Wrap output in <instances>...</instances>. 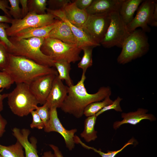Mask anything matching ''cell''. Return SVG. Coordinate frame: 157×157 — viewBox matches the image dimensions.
<instances>
[{"mask_svg":"<svg viewBox=\"0 0 157 157\" xmlns=\"http://www.w3.org/2000/svg\"><path fill=\"white\" fill-rule=\"evenodd\" d=\"M85 74H83L80 80L75 85L69 87L68 94L60 108L64 112L77 118L83 115L85 108L91 103L103 100L111 94L109 86L100 87L96 93H88L85 87Z\"/></svg>","mask_w":157,"mask_h":157,"instance_id":"6da1fadb","label":"cell"},{"mask_svg":"<svg viewBox=\"0 0 157 157\" xmlns=\"http://www.w3.org/2000/svg\"><path fill=\"white\" fill-rule=\"evenodd\" d=\"M2 71L8 74L16 84L29 85L37 78L46 74L58 75L56 69L39 64L25 57L9 53L8 65Z\"/></svg>","mask_w":157,"mask_h":157,"instance_id":"7a4b0ae2","label":"cell"},{"mask_svg":"<svg viewBox=\"0 0 157 157\" xmlns=\"http://www.w3.org/2000/svg\"><path fill=\"white\" fill-rule=\"evenodd\" d=\"M8 38L13 45L9 53L25 57L42 65L54 67V62L41 50L44 38L33 37L17 39L11 37Z\"/></svg>","mask_w":157,"mask_h":157,"instance_id":"3957f363","label":"cell"},{"mask_svg":"<svg viewBox=\"0 0 157 157\" xmlns=\"http://www.w3.org/2000/svg\"><path fill=\"white\" fill-rule=\"evenodd\" d=\"M8 103L12 112L19 117L27 116L35 110L39 103L31 92L28 85L16 84L15 89L8 93Z\"/></svg>","mask_w":157,"mask_h":157,"instance_id":"277c9868","label":"cell"},{"mask_svg":"<svg viewBox=\"0 0 157 157\" xmlns=\"http://www.w3.org/2000/svg\"><path fill=\"white\" fill-rule=\"evenodd\" d=\"M122 51L117 59V62L124 64L141 57L149 51L148 38L141 29H136L130 33L124 43Z\"/></svg>","mask_w":157,"mask_h":157,"instance_id":"5b68a950","label":"cell"},{"mask_svg":"<svg viewBox=\"0 0 157 157\" xmlns=\"http://www.w3.org/2000/svg\"><path fill=\"white\" fill-rule=\"evenodd\" d=\"M40 49L44 54L54 62L62 60L74 63L81 59L79 55L82 50L81 48L56 39L44 38Z\"/></svg>","mask_w":157,"mask_h":157,"instance_id":"8992f818","label":"cell"},{"mask_svg":"<svg viewBox=\"0 0 157 157\" xmlns=\"http://www.w3.org/2000/svg\"><path fill=\"white\" fill-rule=\"evenodd\" d=\"M109 15L110 23L100 44L106 48L115 46L122 48L131 33L129 31L127 24L123 20L119 12H113Z\"/></svg>","mask_w":157,"mask_h":157,"instance_id":"52a82bcc","label":"cell"},{"mask_svg":"<svg viewBox=\"0 0 157 157\" xmlns=\"http://www.w3.org/2000/svg\"><path fill=\"white\" fill-rule=\"evenodd\" d=\"M54 15L49 13L38 15L28 12L24 17L18 19H13L10 26L6 29L8 37L14 36L21 31L30 28L47 26L55 22L57 19Z\"/></svg>","mask_w":157,"mask_h":157,"instance_id":"ba28073f","label":"cell"},{"mask_svg":"<svg viewBox=\"0 0 157 157\" xmlns=\"http://www.w3.org/2000/svg\"><path fill=\"white\" fill-rule=\"evenodd\" d=\"M110 21L109 13L88 15L82 29L92 39L100 44Z\"/></svg>","mask_w":157,"mask_h":157,"instance_id":"9c48e42d","label":"cell"},{"mask_svg":"<svg viewBox=\"0 0 157 157\" xmlns=\"http://www.w3.org/2000/svg\"><path fill=\"white\" fill-rule=\"evenodd\" d=\"M156 1L143 0L138 9L135 17L127 24L128 30L130 33L139 27L145 32L150 31L151 29L148 25L150 23Z\"/></svg>","mask_w":157,"mask_h":157,"instance_id":"30bf717a","label":"cell"},{"mask_svg":"<svg viewBox=\"0 0 157 157\" xmlns=\"http://www.w3.org/2000/svg\"><path fill=\"white\" fill-rule=\"evenodd\" d=\"M44 129L46 132L53 131L60 134L63 137L66 147L69 150L71 151L74 148L75 144L74 135L77 130L74 129L68 130L65 128L58 118L57 108L50 109L49 121Z\"/></svg>","mask_w":157,"mask_h":157,"instance_id":"8fae6325","label":"cell"},{"mask_svg":"<svg viewBox=\"0 0 157 157\" xmlns=\"http://www.w3.org/2000/svg\"><path fill=\"white\" fill-rule=\"evenodd\" d=\"M56 76L49 74L39 76L28 85L31 92L39 104L43 105L45 103Z\"/></svg>","mask_w":157,"mask_h":157,"instance_id":"7c38bea8","label":"cell"},{"mask_svg":"<svg viewBox=\"0 0 157 157\" xmlns=\"http://www.w3.org/2000/svg\"><path fill=\"white\" fill-rule=\"evenodd\" d=\"M46 11L47 13L54 15L68 25L77 40V46L78 47L81 48L86 46H92L94 47L100 45V44L97 43L90 37L83 29L71 23L66 17L63 9L54 10L47 8Z\"/></svg>","mask_w":157,"mask_h":157,"instance_id":"4fadbf2b","label":"cell"},{"mask_svg":"<svg viewBox=\"0 0 157 157\" xmlns=\"http://www.w3.org/2000/svg\"><path fill=\"white\" fill-rule=\"evenodd\" d=\"M58 75L53 80L46 102L49 109L60 108L68 93L69 87L64 85Z\"/></svg>","mask_w":157,"mask_h":157,"instance_id":"5bb4252c","label":"cell"},{"mask_svg":"<svg viewBox=\"0 0 157 157\" xmlns=\"http://www.w3.org/2000/svg\"><path fill=\"white\" fill-rule=\"evenodd\" d=\"M148 110L142 108H139L135 111L128 113H122L121 117L123 119L116 121L113 124V128L115 130L124 124H129L135 125L144 119L149 120L151 121L155 120V117L152 114H147Z\"/></svg>","mask_w":157,"mask_h":157,"instance_id":"9a60e30c","label":"cell"},{"mask_svg":"<svg viewBox=\"0 0 157 157\" xmlns=\"http://www.w3.org/2000/svg\"><path fill=\"white\" fill-rule=\"evenodd\" d=\"M124 0H93L86 10L88 15L110 13L119 12Z\"/></svg>","mask_w":157,"mask_h":157,"instance_id":"2e32d148","label":"cell"},{"mask_svg":"<svg viewBox=\"0 0 157 157\" xmlns=\"http://www.w3.org/2000/svg\"><path fill=\"white\" fill-rule=\"evenodd\" d=\"M47 38L58 39L67 44L78 45L77 40L69 27L60 19L56 26L50 32Z\"/></svg>","mask_w":157,"mask_h":157,"instance_id":"e0dca14e","label":"cell"},{"mask_svg":"<svg viewBox=\"0 0 157 157\" xmlns=\"http://www.w3.org/2000/svg\"><path fill=\"white\" fill-rule=\"evenodd\" d=\"M13 134L22 145L25 150V157H39L38 154L36 142H30L28 136L30 131L26 129H22L15 127L12 130Z\"/></svg>","mask_w":157,"mask_h":157,"instance_id":"ac0fdd59","label":"cell"},{"mask_svg":"<svg viewBox=\"0 0 157 157\" xmlns=\"http://www.w3.org/2000/svg\"><path fill=\"white\" fill-rule=\"evenodd\" d=\"M63 9L69 21L72 24L82 29L88 16L86 10L79 9L72 1L66 5Z\"/></svg>","mask_w":157,"mask_h":157,"instance_id":"d6986e66","label":"cell"},{"mask_svg":"<svg viewBox=\"0 0 157 157\" xmlns=\"http://www.w3.org/2000/svg\"><path fill=\"white\" fill-rule=\"evenodd\" d=\"M59 19L49 25L41 27L30 28L23 29L13 36L17 39L33 37L47 38L51 31L57 25Z\"/></svg>","mask_w":157,"mask_h":157,"instance_id":"ffe728a7","label":"cell"},{"mask_svg":"<svg viewBox=\"0 0 157 157\" xmlns=\"http://www.w3.org/2000/svg\"><path fill=\"white\" fill-rule=\"evenodd\" d=\"M143 1L142 0H124L119 13L126 24L133 19L135 12Z\"/></svg>","mask_w":157,"mask_h":157,"instance_id":"44dd1931","label":"cell"},{"mask_svg":"<svg viewBox=\"0 0 157 157\" xmlns=\"http://www.w3.org/2000/svg\"><path fill=\"white\" fill-rule=\"evenodd\" d=\"M97 117L95 115L87 117L85 120L84 129L80 136L86 142L94 141L97 137V131L94 129Z\"/></svg>","mask_w":157,"mask_h":157,"instance_id":"7402d4cb","label":"cell"},{"mask_svg":"<svg viewBox=\"0 0 157 157\" xmlns=\"http://www.w3.org/2000/svg\"><path fill=\"white\" fill-rule=\"evenodd\" d=\"M70 63L64 60H60L54 62V67L56 69L58 78L61 80H65L67 86L73 85V82L70 76L71 69Z\"/></svg>","mask_w":157,"mask_h":157,"instance_id":"603a6c76","label":"cell"},{"mask_svg":"<svg viewBox=\"0 0 157 157\" xmlns=\"http://www.w3.org/2000/svg\"><path fill=\"white\" fill-rule=\"evenodd\" d=\"M23 148L17 140L16 143L9 146L0 145V155L2 157H25Z\"/></svg>","mask_w":157,"mask_h":157,"instance_id":"cb8c5ba5","label":"cell"},{"mask_svg":"<svg viewBox=\"0 0 157 157\" xmlns=\"http://www.w3.org/2000/svg\"><path fill=\"white\" fill-rule=\"evenodd\" d=\"M113 101L110 96H108L102 101L91 103L85 108L83 115L87 117L94 115L104 107L111 104Z\"/></svg>","mask_w":157,"mask_h":157,"instance_id":"d4e9b609","label":"cell"},{"mask_svg":"<svg viewBox=\"0 0 157 157\" xmlns=\"http://www.w3.org/2000/svg\"><path fill=\"white\" fill-rule=\"evenodd\" d=\"M94 47L86 46L81 48L83 51V55L81 61L78 63V66L82 69L83 74H85L87 69L92 65V50Z\"/></svg>","mask_w":157,"mask_h":157,"instance_id":"484cf974","label":"cell"},{"mask_svg":"<svg viewBox=\"0 0 157 157\" xmlns=\"http://www.w3.org/2000/svg\"><path fill=\"white\" fill-rule=\"evenodd\" d=\"M135 141L134 139L132 138L125 144L122 147L119 149L114 151H108L106 153H105L101 151L100 149L98 150L93 147L87 146L82 142L80 139H78L77 140V143L80 144L83 147L85 148L94 150L95 152L98 153L99 154L101 157H115L118 153L121 151L127 146L130 144H133Z\"/></svg>","mask_w":157,"mask_h":157,"instance_id":"4316f807","label":"cell"},{"mask_svg":"<svg viewBox=\"0 0 157 157\" xmlns=\"http://www.w3.org/2000/svg\"><path fill=\"white\" fill-rule=\"evenodd\" d=\"M47 0H28V12H32L38 15L47 13Z\"/></svg>","mask_w":157,"mask_h":157,"instance_id":"83f0119b","label":"cell"},{"mask_svg":"<svg viewBox=\"0 0 157 157\" xmlns=\"http://www.w3.org/2000/svg\"><path fill=\"white\" fill-rule=\"evenodd\" d=\"M9 26L7 23H0V42L4 44L8 52L13 47L6 31V29Z\"/></svg>","mask_w":157,"mask_h":157,"instance_id":"f1b7e54d","label":"cell"},{"mask_svg":"<svg viewBox=\"0 0 157 157\" xmlns=\"http://www.w3.org/2000/svg\"><path fill=\"white\" fill-rule=\"evenodd\" d=\"M10 6L9 10V13L10 16H12L15 19L22 18V9L19 7V0H8Z\"/></svg>","mask_w":157,"mask_h":157,"instance_id":"f546056e","label":"cell"},{"mask_svg":"<svg viewBox=\"0 0 157 157\" xmlns=\"http://www.w3.org/2000/svg\"><path fill=\"white\" fill-rule=\"evenodd\" d=\"M35 111L42 120L44 126L45 127L47 125L50 118V109L47 103L45 102L41 106H37Z\"/></svg>","mask_w":157,"mask_h":157,"instance_id":"4dcf8cb0","label":"cell"},{"mask_svg":"<svg viewBox=\"0 0 157 157\" xmlns=\"http://www.w3.org/2000/svg\"><path fill=\"white\" fill-rule=\"evenodd\" d=\"M9 59V53L4 44L0 42V70L3 71L7 67Z\"/></svg>","mask_w":157,"mask_h":157,"instance_id":"1f68e13d","label":"cell"},{"mask_svg":"<svg viewBox=\"0 0 157 157\" xmlns=\"http://www.w3.org/2000/svg\"><path fill=\"white\" fill-rule=\"evenodd\" d=\"M14 83L10 76L4 71H0V89H8Z\"/></svg>","mask_w":157,"mask_h":157,"instance_id":"d6a6232c","label":"cell"},{"mask_svg":"<svg viewBox=\"0 0 157 157\" xmlns=\"http://www.w3.org/2000/svg\"><path fill=\"white\" fill-rule=\"evenodd\" d=\"M122 99L118 97L111 104L105 106L97 113L95 115L97 117L104 112L111 109H114L117 112H122V110L120 106V103Z\"/></svg>","mask_w":157,"mask_h":157,"instance_id":"836d02e7","label":"cell"},{"mask_svg":"<svg viewBox=\"0 0 157 157\" xmlns=\"http://www.w3.org/2000/svg\"><path fill=\"white\" fill-rule=\"evenodd\" d=\"M71 1L70 0H49L47 1V5L49 6L48 8L51 10H58L62 9L64 6Z\"/></svg>","mask_w":157,"mask_h":157,"instance_id":"e575fe53","label":"cell"},{"mask_svg":"<svg viewBox=\"0 0 157 157\" xmlns=\"http://www.w3.org/2000/svg\"><path fill=\"white\" fill-rule=\"evenodd\" d=\"M30 113L33 118L32 122L30 125L31 128H36L40 129L44 128V124L36 111L32 110Z\"/></svg>","mask_w":157,"mask_h":157,"instance_id":"d590c367","label":"cell"},{"mask_svg":"<svg viewBox=\"0 0 157 157\" xmlns=\"http://www.w3.org/2000/svg\"><path fill=\"white\" fill-rule=\"evenodd\" d=\"M74 2L77 7L80 9L86 10L91 5L93 0H75Z\"/></svg>","mask_w":157,"mask_h":157,"instance_id":"8d00e7d4","label":"cell"},{"mask_svg":"<svg viewBox=\"0 0 157 157\" xmlns=\"http://www.w3.org/2000/svg\"><path fill=\"white\" fill-rule=\"evenodd\" d=\"M9 2L7 0H0V9L4 13L5 15L12 17L9 13L10 6L8 5Z\"/></svg>","mask_w":157,"mask_h":157,"instance_id":"74e56055","label":"cell"},{"mask_svg":"<svg viewBox=\"0 0 157 157\" xmlns=\"http://www.w3.org/2000/svg\"><path fill=\"white\" fill-rule=\"evenodd\" d=\"M19 3L22 7V18L25 17L28 13L27 0H19Z\"/></svg>","mask_w":157,"mask_h":157,"instance_id":"f35d334b","label":"cell"},{"mask_svg":"<svg viewBox=\"0 0 157 157\" xmlns=\"http://www.w3.org/2000/svg\"><path fill=\"white\" fill-rule=\"evenodd\" d=\"M150 25L152 26H157V3L155 2L154 11L152 15Z\"/></svg>","mask_w":157,"mask_h":157,"instance_id":"ab89813d","label":"cell"},{"mask_svg":"<svg viewBox=\"0 0 157 157\" xmlns=\"http://www.w3.org/2000/svg\"><path fill=\"white\" fill-rule=\"evenodd\" d=\"M7 124L6 121L0 113V137L2 136L5 132V128Z\"/></svg>","mask_w":157,"mask_h":157,"instance_id":"60d3db41","label":"cell"},{"mask_svg":"<svg viewBox=\"0 0 157 157\" xmlns=\"http://www.w3.org/2000/svg\"><path fill=\"white\" fill-rule=\"evenodd\" d=\"M4 89H0V112L3 109V101L6 98H7L8 93L1 94Z\"/></svg>","mask_w":157,"mask_h":157,"instance_id":"b9f144b4","label":"cell"},{"mask_svg":"<svg viewBox=\"0 0 157 157\" xmlns=\"http://www.w3.org/2000/svg\"><path fill=\"white\" fill-rule=\"evenodd\" d=\"M12 17H10L6 15H0V23H12L13 19Z\"/></svg>","mask_w":157,"mask_h":157,"instance_id":"7bdbcfd3","label":"cell"},{"mask_svg":"<svg viewBox=\"0 0 157 157\" xmlns=\"http://www.w3.org/2000/svg\"><path fill=\"white\" fill-rule=\"evenodd\" d=\"M42 157H56L51 151H47L44 153Z\"/></svg>","mask_w":157,"mask_h":157,"instance_id":"ee69618b","label":"cell"},{"mask_svg":"<svg viewBox=\"0 0 157 157\" xmlns=\"http://www.w3.org/2000/svg\"><path fill=\"white\" fill-rule=\"evenodd\" d=\"M0 157H2L0 155Z\"/></svg>","mask_w":157,"mask_h":157,"instance_id":"f6af8a7d","label":"cell"},{"mask_svg":"<svg viewBox=\"0 0 157 157\" xmlns=\"http://www.w3.org/2000/svg\"></svg>","mask_w":157,"mask_h":157,"instance_id":"bcb514c9","label":"cell"}]
</instances>
